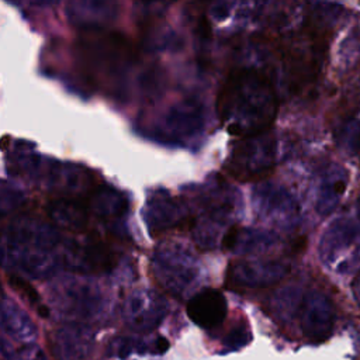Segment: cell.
Listing matches in <instances>:
<instances>
[{
	"mask_svg": "<svg viewBox=\"0 0 360 360\" xmlns=\"http://www.w3.org/2000/svg\"><path fill=\"white\" fill-rule=\"evenodd\" d=\"M221 124L235 136L249 138L267 132L278 111L276 87L266 73L238 68L225 79L217 100Z\"/></svg>",
	"mask_w": 360,
	"mask_h": 360,
	"instance_id": "1",
	"label": "cell"
},
{
	"mask_svg": "<svg viewBox=\"0 0 360 360\" xmlns=\"http://www.w3.org/2000/svg\"><path fill=\"white\" fill-rule=\"evenodd\" d=\"M65 239L49 224L15 219L0 229V264L15 277H51L63 269Z\"/></svg>",
	"mask_w": 360,
	"mask_h": 360,
	"instance_id": "2",
	"label": "cell"
},
{
	"mask_svg": "<svg viewBox=\"0 0 360 360\" xmlns=\"http://www.w3.org/2000/svg\"><path fill=\"white\" fill-rule=\"evenodd\" d=\"M326 44L323 32L312 25L302 28L301 32L291 39L284 52L290 89H302L318 77Z\"/></svg>",
	"mask_w": 360,
	"mask_h": 360,
	"instance_id": "3",
	"label": "cell"
},
{
	"mask_svg": "<svg viewBox=\"0 0 360 360\" xmlns=\"http://www.w3.org/2000/svg\"><path fill=\"white\" fill-rule=\"evenodd\" d=\"M276 141L267 132L242 138L228 160V172L240 181L260 180L267 176L276 165Z\"/></svg>",
	"mask_w": 360,
	"mask_h": 360,
	"instance_id": "4",
	"label": "cell"
},
{
	"mask_svg": "<svg viewBox=\"0 0 360 360\" xmlns=\"http://www.w3.org/2000/svg\"><path fill=\"white\" fill-rule=\"evenodd\" d=\"M319 256L336 273L360 270V229L349 221H336L321 239Z\"/></svg>",
	"mask_w": 360,
	"mask_h": 360,
	"instance_id": "5",
	"label": "cell"
},
{
	"mask_svg": "<svg viewBox=\"0 0 360 360\" xmlns=\"http://www.w3.org/2000/svg\"><path fill=\"white\" fill-rule=\"evenodd\" d=\"M51 301L60 315L79 323L94 319L103 309L100 291L80 278H69L55 285Z\"/></svg>",
	"mask_w": 360,
	"mask_h": 360,
	"instance_id": "6",
	"label": "cell"
},
{
	"mask_svg": "<svg viewBox=\"0 0 360 360\" xmlns=\"http://www.w3.org/2000/svg\"><path fill=\"white\" fill-rule=\"evenodd\" d=\"M159 283L172 294L183 292L198 276L195 259L180 245H162L152 259Z\"/></svg>",
	"mask_w": 360,
	"mask_h": 360,
	"instance_id": "7",
	"label": "cell"
},
{
	"mask_svg": "<svg viewBox=\"0 0 360 360\" xmlns=\"http://www.w3.org/2000/svg\"><path fill=\"white\" fill-rule=\"evenodd\" d=\"M115 263V252L100 239H65L63 269L79 274H101L110 271Z\"/></svg>",
	"mask_w": 360,
	"mask_h": 360,
	"instance_id": "8",
	"label": "cell"
},
{
	"mask_svg": "<svg viewBox=\"0 0 360 360\" xmlns=\"http://www.w3.org/2000/svg\"><path fill=\"white\" fill-rule=\"evenodd\" d=\"M290 271V264L280 260H240L231 263L226 283L243 288H260L278 283Z\"/></svg>",
	"mask_w": 360,
	"mask_h": 360,
	"instance_id": "9",
	"label": "cell"
},
{
	"mask_svg": "<svg viewBox=\"0 0 360 360\" xmlns=\"http://www.w3.org/2000/svg\"><path fill=\"white\" fill-rule=\"evenodd\" d=\"M166 314V302L152 290L132 291L124 301L122 318L128 328L138 332L153 330Z\"/></svg>",
	"mask_w": 360,
	"mask_h": 360,
	"instance_id": "10",
	"label": "cell"
},
{
	"mask_svg": "<svg viewBox=\"0 0 360 360\" xmlns=\"http://www.w3.org/2000/svg\"><path fill=\"white\" fill-rule=\"evenodd\" d=\"M253 197L260 218L283 228H290L297 224L300 214L298 204L283 187L263 184L256 187Z\"/></svg>",
	"mask_w": 360,
	"mask_h": 360,
	"instance_id": "11",
	"label": "cell"
},
{
	"mask_svg": "<svg viewBox=\"0 0 360 360\" xmlns=\"http://www.w3.org/2000/svg\"><path fill=\"white\" fill-rule=\"evenodd\" d=\"M300 326L302 335L312 343L329 339L333 330V305L321 292L311 291L300 302Z\"/></svg>",
	"mask_w": 360,
	"mask_h": 360,
	"instance_id": "12",
	"label": "cell"
},
{
	"mask_svg": "<svg viewBox=\"0 0 360 360\" xmlns=\"http://www.w3.org/2000/svg\"><path fill=\"white\" fill-rule=\"evenodd\" d=\"M93 347V332L79 322L58 328L51 339V349L59 360H87Z\"/></svg>",
	"mask_w": 360,
	"mask_h": 360,
	"instance_id": "13",
	"label": "cell"
},
{
	"mask_svg": "<svg viewBox=\"0 0 360 360\" xmlns=\"http://www.w3.org/2000/svg\"><path fill=\"white\" fill-rule=\"evenodd\" d=\"M143 218L150 233H159L184 221V211L167 191L156 190L146 200Z\"/></svg>",
	"mask_w": 360,
	"mask_h": 360,
	"instance_id": "14",
	"label": "cell"
},
{
	"mask_svg": "<svg viewBox=\"0 0 360 360\" xmlns=\"http://www.w3.org/2000/svg\"><path fill=\"white\" fill-rule=\"evenodd\" d=\"M228 312L224 294L215 288H204L198 291L187 304L188 318L204 329L219 326Z\"/></svg>",
	"mask_w": 360,
	"mask_h": 360,
	"instance_id": "15",
	"label": "cell"
},
{
	"mask_svg": "<svg viewBox=\"0 0 360 360\" xmlns=\"http://www.w3.org/2000/svg\"><path fill=\"white\" fill-rule=\"evenodd\" d=\"M0 329L18 345H34L37 326L28 314L0 291Z\"/></svg>",
	"mask_w": 360,
	"mask_h": 360,
	"instance_id": "16",
	"label": "cell"
},
{
	"mask_svg": "<svg viewBox=\"0 0 360 360\" xmlns=\"http://www.w3.org/2000/svg\"><path fill=\"white\" fill-rule=\"evenodd\" d=\"M48 215L56 226L68 231H83L91 217L84 200L77 197H59L48 205Z\"/></svg>",
	"mask_w": 360,
	"mask_h": 360,
	"instance_id": "17",
	"label": "cell"
},
{
	"mask_svg": "<svg viewBox=\"0 0 360 360\" xmlns=\"http://www.w3.org/2000/svg\"><path fill=\"white\" fill-rule=\"evenodd\" d=\"M84 201L91 217L105 221L122 217L128 208L127 198L118 190L108 186L93 188Z\"/></svg>",
	"mask_w": 360,
	"mask_h": 360,
	"instance_id": "18",
	"label": "cell"
},
{
	"mask_svg": "<svg viewBox=\"0 0 360 360\" xmlns=\"http://www.w3.org/2000/svg\"><path fill=\"white\" fill-rule=\"evenodd\" d=\"M276 235L232 225L222 236L221 245L231 252H260L269 249L276 242Z\"/></svg>",
	"mask_w": 360,
	"mask_h": 360,
	"instance_id": "19",
	"label": "cell"
},
{
	"mask_svg": "<svg viewBox=\"0 0 360 360\" xmlns=\"http://www.w3.org/2000/svg\"><path fill=\"white\" fill-rule=\"evenodd\" d=\"M346 190V173L342 169H333L321 181L316 210L322 215H328L335 210L340 197Z\"/></svg>",
	"mask_w": 360,
	"mask_h": 360,
	"instance_id": "20",
	"label": "cell"
},
{
	"mask_svg": "<svg viewBox=\"0 0 360 360\" xmlns=\"http://www.w3.org/2000/svg\"><path fill=\"white\" fill-rule=\"evenodd\" d=\"M201 125V111L197 104L186 101L172 111L167 118V127L173 134L188 135L197 131Z\"/></svg>",
	"mask_w": 360,
	"mask_h": 360,
	"instance_id": "21",
	"label": "cell"
},
{
	"mask_svg": "<svg viewBox=\"0 0 360 360\" xmlns=\"http://www.w3.org/2000/svg\"><path fill=\"white\" fill-rule=\"evenodd\" d=\"M24 204V193L15 186L0 180V219L15 214Z\"/></svg>",
	"mask_w": 360,
	"mask_h": 360,
	"instance_id": "22",
	"label": "cell"
},
{
	"mask_svg": "<svg viewBox=\"0 0 360 360\" xmlns=\"http://www.w3.org/2000/svg\"><path fill=\"white\" fill-rule=\"evenodd\" d=\"M249 339H250L249 330L246 328L238 326V328L232 329L231 333H228V336L225 338L224 343L226 346H229L231 349H238V347L246 345V342H249Z\"/></svg>",
	"mask_w": 360,
	"mask_h": 360,
	"instance_id": "23",
	"label": "cell"
},
{
	"mask_svg": "<svg viewBox=\"0 0 360 360\" xmlns=\"http://www.w3.org/2000/svg\"><path fill=\"white\" fill-rule=\"evenodd\" d=\"M14 360H45L44 354L34 345H24L22 350H17Z\"/></svg>",
	"mask_w": 360,
	"mask_h": 360,
	"instance_id": "24",
	"label": "cell"
},
{
	"mask_svg": "<svg viewBox=\"0 0 360 360\" xmlns=\"http://www.w3.org/2000/svg\"><path fill=\"white\" fill-rule=\"evenodd\" d=\"M357 217L360 218V197H359V200H357Z\"/></svg>",
	"mask_w": 360,
	"mask_h": 360,
	"instance_id": "25",
	"label": "cell"
}]
</instances>
